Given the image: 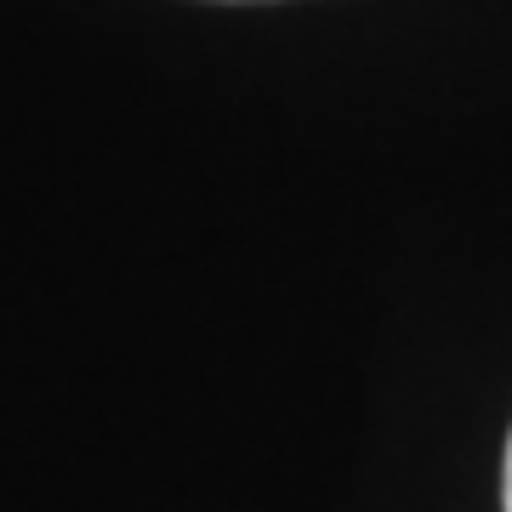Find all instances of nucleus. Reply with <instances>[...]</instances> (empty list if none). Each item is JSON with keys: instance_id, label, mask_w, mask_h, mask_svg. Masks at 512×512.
I'll list each match as a JSON object with an SVG mask.
<instances>
[{"instance_id": "1", "label": "nucleus", "mask_w": 512, "mask_h": 512, "mask_svg": "<svg viewBox=\"0 0 512 512\" xmlns=\"http://www.w3.org/2000/svg\"><path fill=\"white\" fill-rule=\"evenodd\" d=\"M501 501H507V512H512V439H507V478H501Z\"/></svg>"}]
</instances>
